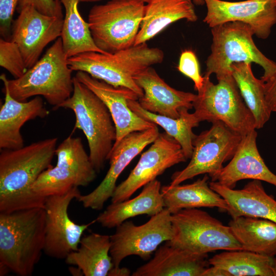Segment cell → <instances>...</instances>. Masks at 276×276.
Returning <instances> with one entry per match:
<instances>
[{
	"label": "cell",
	"instance_id": "obj_1",
	"mask_svg": "<svg viewBox=\"0 0 276 276\" xmlns=\"http://www.w3.org/2000/svg\"><path fill=\"white\" fill-rule=\"evenodd\" d=\"M58 139L52 137L0 153V213L43 208L46 198L32 187L40 174L51 166Z\"/></svg>",
	"mask_w": 276,
	"mask_h": 276
},
{
	"label": "cell",
	"instance_id": "obj_2",
	"mask_svg": "<svg viewBox=\"0 0 276 276\" xmlns=\"http://www.w3.org/2000/svg\"><path fill=\"white\" fill-rule=\"evenodd\" d=\"M45 211L0 213V263L20 276L32 275L45 243Z\"/></svg>",
	"mask_w": 276,
	"mask_h": 276
},
{
	"label": "cell",
	"instance_id": "obj_3",
	"mask_svg": "<svg viewBox=\"0 0 276 276\" xmlns=\"http://www.w3.org/2000/svg\"><path fill=\"white\" fill-rule=\"evenodd\" d=\"M164 52L150 48L146 42L113 53L89 52L67 59L73 71L84 72L93 77L115 87L128 88L143 96V90L136 84L135 75L154 64L161 63Z\"/></svg>",
	"mask_w": 276,
	"mask_h": 276
},
{
	"label": "cell",
	"instance_id": "obj_4",
	"mask_svg": "<svg viewBox=\"0 0 276 276\" xmlns=\"http://www.w3.org/2000/svg\"><path fill=\"white\" fill-rule=\"evenodd\" d=\"M61 37L48 49L42 57L20 77L8 80L10 95L19 101L41 96L54 109L68 99L74 90L73 70L70 68Z\"/></svg>",
	"mask_w": 276,
	"mask_h": 276
},
{
	"label": "cell",
	"instance_id": "obj_5",
	"mask_svg": "<svg viewBox=\"0 0 276 276\" xmlns=\"http://www.w3.org/2000/svg\"><path fill=\"white\" fill-rule=\"evenodd\" d=\"M72 110L76 117L74 129L81 130L89 149L90 161L97 173L104 167L116 139V129L103 102L74 77L72 96L59 108Z\"/></svg>",
	"mask_w": 276,
	"mask_h": 276
},
{
	"label": "cell",
	"instance_id": "obj_6",
	"mask_svg": "<svg viewBox=\"0 0 276 276\" xmlns=\"http://www.w3.org/2000/svg\"><path fill=\"white\" fill-rule=\"evenodd\" d=\"M211 54L206 61L205 78L215 74L217 79L232 75L231 65L236 62L255 63L264 70V82L276 72V63L258 48L255 35L247 24L231 21L211 28Z\"/></svg>",
	"mask_w": 276,
	"mask_h": 276
},
{
	"label": "cell",
	"instance_id": "obj_7",
	"mask_svg": "<svg viewBox=\"0 0 276 276\" xmlns=\"http://www.w3.org/2000/svg\"><path fill=\"white\" fill-rule=\"evenodd\" d=\"M145 3L140 0H111L93 7L88 23L96 45L110 53L133 46L144 14Z\"/></svg>",
	"mask_w": 276,
	"mask_h": 276
},
{
	"label": "cell",
	"instance_id": "obj_8",
	"mask_svg": "<svg viewBox=\"0 0 276 276\" xmlns=\"http://www.w3.org/2000/svg\"><path fill=\"white\" fill-rule=\"evenodd\" d=\"M212 82L204 77L202 88L193 102L199 122H221L241 136L256 130L255 120L245 104L232 75Z\"/></svg>",
	"mask_w": 276,
	"mask_h": 276
},
{
	"label": "cell",
	"instance_id": "obj_9",
	"mask_svg": "<svg viewBox=\"0 0 276 276\" xmlns=\"http://www.w3.org/2000/svg\"><path fill=\"white\" fill-rule=\"evenodd\" d=\"M172 237L167 242L195 254L243 250L228 225L198 208L182 209L171 217Z\"/></svg>",
	"mask_w": 276,
	"mask_h": 276
},
{
	"label": "cell",
	"instance_id": "obj_10",
	"mask_svg": "<svg viewBox=\"0 0 276 276\" xmlns=\"http://www.w3.org/2000/svg\"><path fill=\"white\" fill-rule=\"evenodd\" d=\"M242 137L222 122H213L209 129L196 135L189 163L172 174L169 185H179L201 174L213 178L223 168V164L232 158Z\"/></svg>",
	"mask_w": 276,
	"mask_h": 276
},
{
	"label": "cell",
	"instance_id": "obj_11",
	"mask_svg": "<svg viewBox=\"0 0 276 276\" xmlns=\"http://www.w3.org/2000/svg\"><path fill=\"white\" fill-rule=\"evenodd\" d=\"M171 213L166 208L145 223L135 225L127 220L116 227L110 236V254L114 267L129 256L148 260L164 242L170 241L173 232Z\"/></svg>",
	"mask_w": 276,
	"mask_h": 276
},
{
	"label": "cell",
	"instance_id": "obj_12",
	"mask_svg": "<svg viewBox=\"0 0 276 276\" xmlns=\"http://www.w3.org/2000/svg\"><path fill=\"white\" fill-rule=\"evenodd\" d=\"M80 195L78 187H74L63 194L46 197L43 251L48 256L65 259L70 252L78 249L84 232L96 222L95 220L79 224L70 218L68 213L70 204Z\"/></svg>",
	"mask_w": 276,
	"mask_h": 276
},
{
	"label": "cell",
	"instance_id": "obj_13",
	"mask_svg": "<svg viewBox=\"0 0 276 276\" xmlns=\"http://www.w3.org/2000/svg\"><path fill=\"white\" fill-rule=\"evenodd\" d=\"M187 160L180 144L166 132L159 133L141 154L127 178L117 186L111 197V203L129 199L137 190L156 179L167 169Z\"/></svg>",
	"mask_w": 276,
	"mask_h": 276
},
{
	"label": "cell",
	"instance_id": "obj_14",
	"mask_svg": "<svg viewBox=\"0 0 276 276\" xmlns=\"http://www.w3.org/2000/svg\"><path fill=\"white\" fill-rule=\"evenodd\" d=\"M159 134L158 127L129 133L114 145L108 156L109 168L100 184L89 193L80 195L77 199L85 208L102 210L111 198L117 181L126 167L145 148L152 143Z\"/></svg>",
	"mask_w": 276,
	"mask_h": 276
},
{
	"label": "cell",
	"instance_id": "obj_15",
	"mask_svg": "<svg viewBox=\"0 0 276 276\" xmlns=\"http://www.w3.org/2000/svg\"><path fill=\"white\" fill-rule=\"evenodd\" d=\"M18 12L10 40L18 45L29 69L38 61L44 48L60 37L64 17L43 14L31 5Z\"/></svg>",
	"mask_w": 276,
	"mask_h": 276
},
{
	"label": "cell",
	"instance_id": "obj_16",
	"mask_svg": "<svg viewBox=\"0 0 276 276\" xmlns=\"http://www.w3.org/2000/svg\"><path fill=\"white\" fill-rule=\"evenodd\" d=\"M203 1L206 13L203 21L210 28L227 22H241L249 25L257 37L265 39L276 24V0Z\"/></svg>",
	"mask_w": 276,
	"mask_h": 276
},
{
	"label": "cell",
	"instance_id": "obj_17",
	"mask_svg": "<svg viewBox=\"0 0 276 276\" xmlns=\"http://www.w3.org/2000/svg\"><path fill=\"white\" fill-rule=\"evenodd\" d=\"M75 77L93 91L108 108L116 129L113 145L130 133L147 130L156 125L139 117L128 106L129 100L139 99L138 95L133 90L126 87L113 86L82 71L77 72Z\"/></svg>",
	"mask_w": 276,
	"mask_h": 276
},
{
	"label": "cell",
	"instance_id": "obj_18",
	"mask_svg": "<svg viewBox=\"0 0 276 276\" xmlns=\"http://www.w3.org/2000/svg\"><path fill=\"white\" fill-rule=\"evenodd\" d=\"M133 79L143 90L138 102L144 109L160 115L177 118L182 108L191 109L197 95L177 90L169 86L152 67L135 75Z\"/></svg>",
	"mask_w": 276,
	"mask_h": 276
},
{
	"label": "cell",
	"instance_id": "obj_19",
	"mask_svg": "<svg viewBox=\"0 0 276 276\" xmlns=\"http://www.w3.org/2000/svg\"><path fill=\"white\" fill-rule=\"evenodd\" d=\"M257 132L254 130L245 135L230 162L212 181L234 188L239 180L246 179L264 181L276 187V175L266 165L257 146Z\"/></svg>",
	"mask_w": 276,
	"mask_h": 276
},
{
	"label": "cell",
	"instance_id": "obj_20",
	"mask_svg": "<svg viewBox=\"0 0 276 276\" xmlns=\"http://www.w3.org/2000/svg\"><path fill=\"white\" fill-rule=\"evenodd\" d=\"M0 79L4 83L5 94V101L0 109V148H20L24 146L20 132L21 127L28 121L45 117L49 112L39 96L29 101L15 99L9 93L6 75L2 74Z\"/></svg>",
	"mask_w": 276,
	"mask_h": 276
},
{
	"label": "cell",
	"instance_id": "obj_21",
	"mask_svg": "<svg viewBox=\"0 0 276 276\" xmlns=\"http://www.w3.org/2000/svg\"><path fill=\"white\" fill-rule=\"evenodd\" d=\"M211 189L221 195L228 205L232 218L247 216L267 219L276 223V200L267 194L259 180H252L242 189L235 190L212 181Z\"/></svg>",
	"mask_w": 276,
	"mask_h": 276
},
{
	"label": "cell",
	"instance_id": "obj_22",
	"mask_svg": "<svg viewBox=\"0 0 276 276\" xmlns=\"http://www.w3.org/2000/svg\"><path fill=\"white\" fill-rule=\"evenodd\" d=\"M208 254L199 255L173 246L167 242L153 257L138 267L132 276H202L210 266Z\"/></svg>",
	"mask_w": 276,
	"mask_h": 276
},
{
	"label": "cell",
	"instance_id": "obj_23",
	"mask_svg": "<svg viewBox=\"0 0 276 276\" xmlns=\"http://www.w3.org/2000/svg\"><path fill=\"white\" fill-rule=\"evenodd\" d=\"M161 188V183L157 179L149 182L135 197L111 203L98 215L96 222L103 227L111 228L138 215L151 217L158 214L165 209Z\"/></svg>",
	"mask_w": 276,
	"mask_h": 276
},
{
	"label": "cell",
	"instance_id": "obj_24",
	"mask_svg": "<svg viewBox=\"0 0 276 276\" xmlns=\"http://www.w3.org/2000/svg\"><path fill=\"white\" fill-rule=\"evenodd\" d=\"M197 19L192 0H150L145 5L134 45L146 43L177 20L193 22Z\"/></svg>",
	"mask_w": 276,
	"mask_h": 276
},
{
	"label": "cell",
	"instance_id": "obj_25",
	"mask_svg": "<svg viewBox=\"0 0 276 276\" xmlns=\"http://www.w3.org/2000/svg\"><path fill=\"white\" fill-rule=\"evenodd\" d=\"M165 208L171 214L182 209L202 207L218 208L227 212L225 200L210 186L207 174L193 183L162 187Z\"/></svg>",
	"mask_w": 276,
	"mask_h": 276
},
{
	"label": "cell",
	"instance_id": "obj_26",
	"mask_svg": "<svg viewBox=\"0 0 276 276\" xmlns=\"http://www.w3.org/2000/svg\"><path fill=\"white\" fill-rule=\"evenodd\" d=\"M110 248V236L91 233L82 236L78 249L67 255L65 262L77 266L85 276H107L114 267Z\"/></svg>",
	"mask_w": 276,
	"mask_h": 276
},
{
	"label": "cell",
	"instance_id": "obj_27",
	"mask_svg": "<svg viewBox=\"0 0 276 276\" xmlns=\"http://www.w3.org/2000/svg\"><path fill=\"white\" fill-rule=\"evenodd\" d=\"M228 226L243 250L276 256V223L263 218L239 216L232 218Z\"/></svg>",
	"mask_w": 276,
	"mask_h": 276
},
{
	"label": "cell",
	"instance_id": "obj_28",
	"mask_svg": "<svg viewBox=\"0 0 276 276\" xmlns=\"http://www.w3.org/2000/svg\"><path fill=\"white\" fill-rule=\"evenodd\" d=\"M127 103L139 117L162 127L167 134L180 144L186 158L190 159L193 149V142L196 136L193 128L197 127L200 123L194 113H190L188 109L182 108L179 110V116L173 118L144 109L138 100H129Z\"/></svg>",
	"mask_w": 276,
	"mask_h": 276
},
{
	"label": "cell",
	"instance_id": "obj_29",
	"mask_svg": "<svg viewBox=\"0 0 276 276\" xmlns=\"http://www.w3.org/2000/svg\"><path fill=\"white\" fill-rule=\"evenodd\" d=\"M59 1L65 9L60 37L67 58L89 52L107 53L95 44L89 24L83 19L79 11L78 5L80 1Z\"/></svg>",
	"mask_w": 276,
	"mask_h": 276
},
{
	"label": "cell",
	"instance_id": "obj_30",
	"mask_svg": "<svg viewBox=\"0 0 276 276\" xmlns=\"http://www.w3.org/2000/svg\"><path fill=\"white\" fill-rule=\"evenodd\" d=\"M224 276H274L275 258L244 250H227L208 260Z\"/></svg>",
	"mask_w": 276,
	"mask_h": 276
},
{
	"label": "cell",
	"instance_id": "obj_31",
	"mask_svg": "<svg viewBox=\"0 0 276 276\" xmlns=\"http://www.w3.org/2000/svg\"><path fill=\"white\" fill-rule=\"evenodd\" d=\"M231 69L240 93L254 116L256 129L262 128L272 112L266 101L264 82L255 76L250 63H234Z\"/></svg>",
	"mask_w": 276,
	"mask_h": 276
},
{
	"label": "cell",
	"instance_id": "obj_32",
	"mask_svg": "<svg viewBox=\"0 0 276 276\" xmlns=\"http://www.w3.org/2000/svg\"><path fill=\"white\" fill-rule=\"evenodd\" d=\"M55 155L57 158L56 166L72 173L79 187H86L96 178L97 172L80 137H66L57 147Z\"/></svg>",
	"mask_w": 276,
	"mask_h": 276
},
{
	"label": "cell",
	"instance_id": "obj_33",
	"mask_svg": "<svg viewBox=\"0 0 276 276\" xmlns=\"http://www.w3.org/2000/svg\"><path fill=\"white\" fill-rule=\"evenodd\" d=\"M74 187H79L75 176L67 170L56 166L42 172L32 187L37 195L46 198L66 193Z\"/></svg>",
	"mask_w": 276,
	"mask_h": 276
},
{
	"label": "cell",
	"instance_id": "obj_34",
	"mask_svg": "<svg viewBox=\"0 0 276 276\" xmlns=\"http://www.w3.org/2000/svg\"><path fill=\"white\" fill-rule=\"evenodd\" d=\"M0 65L14 79L22 76L28 70L18 45L11 40L0 39Z\"/></svg>",
	"mask_w": 276,
	"mask_h": 276
},
{
	"label": "cell",
	"instance_id": "obj_35",
	"mask_svg": "<svg viewBox=\"0 0 276 276\" xmlns=\"http://www.w3.org/2000/svg\"><path fill=\"white\" fill-rule=\"evenodd\" d=\"M177 69L179 72L193 81L195 90L199 91L202 88L204 82V77L200 74L199 62L194 52L191 50L182 52Z\"/></svg>",
	"mask_w": 276,
	"mask_h": 276
},
{
	"label": "cell",
	"instance_id": "obj_36",
	"mask_svg": "<svg viewBox=\"0 0 276 276\" xmlns=\"http://www.w3.org/2000/svg\"><path fill=\"white\" fill-rule=\"evenodd\" d=\"M61 4L59 0H19L17 10L19 11L23 7L31 5L43 14L64 17Z\"/></svg>",
	"mask_w": 276,
	"mask_h": 276
},
{
	"label": "cell",
	"instance_id": "obj_37",
	"mask_svg": "<svg viewBox=\"0 0 276 276\" xmlns=\"http://www.w3.org/2000/svg\"><path fill=\"white\" fill-rule=\"evenodd\" d=\"M19 0H0V33L3 38L8 39L13 16Z\"/></svg>",
	"mask_w": 276,
	"mask_h": 276
},
{
	"label": "cell",
	"instance_id": "obj_38",
	"mask_svg": "<svg viewBox=\"0 0 276 276\" xmlns=\"http://www.w3.org/2000/svg\"><path fill=\"white\" fill-rule=\"evenodd\" d=\"M264 82L267 105L271 112H276V72Z\"/></svg>",
	"mask_w": 276,
	"mask_h": 276
},
{
	"label": "cell",
	"instance_id": "obj_39",
	"mask_svg": "<svg viewBox=\"0 0 276 276\" xmlns=\"http://www.w3.org/2000/svg\"><path fill=\"white\" fill-rule=\"evenodd\" d=\"M130 270L126 267H113L109 272L108 276H129Z\"/></svg>",
	"mask_w": 276,
	"mask_h": 276
},
{
	"label": "cell",
	"instance_id": "obj_40",
	"mask_svg": "<svg viewBox=\"0 0 276 276\" xmlns=\"http://www.w3.org/2000/svg\"><path fill=\"white\" fill-rule=\"evenodd\" d=\"M71 273L73 275H83V273L82 270L77 266H71L69 268Z\"/></svg>",
	"mask_w": 276,
	"mask_h": 276
},
{
	"label": "cell",
	"instance_id": "obj_41",
	"mask_svg": "<svg viewBox=\"0 0 276 276\" xmlns=\"http://www.w3.org/2000/svg\"><path fill=\"white\" fill-rule=\"evenodd\" d=\"M194 4L198 6H203L205 4L203 0H192Z\"/></svg>",
	"mask_w": 276,
	"mask_h": 276
},
{
	"label": "cell",
	"instance_id": "obj_42",
	"mask_svg": "<svg viewBox=\"0 0 276 276\" xmlns=\"http://www.w3.org/2000/svg\"><path fill=\"white\" fill-rule=\"evenodd\" d=\"M80 2H94V1H99V0H80ZM140 1H142L145 3H147L150 0H140Z\"/></svg>",
	"mask_w": 276,
	"mask_h": 276
},
{
	"label": "cell",
	"instance_id": "obj_43",
	"mask_svg": "<svg viewBox=\"0 0 276 276\" xmlns=\"http://www.w3.org/2000/svg\"><path fill=\"white\" fill-rule=\"evenodd\" d=\"M273 271L274 276H276V258H275Z\"/></svg>",
	"mask_w": 276,
	"mask_h": 276
}]
</instances>
